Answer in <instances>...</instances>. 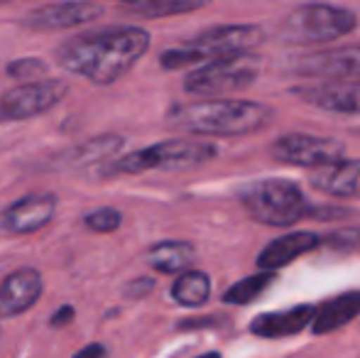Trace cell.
I'll list each match as a JSON object with an SVG mask.
<instances>
[{
  "mask_svg": "<svg viewBox=\"0 0 360 358\" xmlns=\"http://www.w3.org/2000/svg\"><path fill=\"white\" fill-rule=\"evenodd\" d=\"M309 181L316 191L336 199H360V160H333L309 172Z\"/></svg>",
  "mask_w": 360,
  "mask_h": 358,
  "instance_id": "cell-16",
  "label": "cell"
},
{
  "mask_svg": "<svg viewBox=\"0 0 360 358\" xmlns=\"http://www.w3.org/2000/svg\"><path fill=\"white\" fill-rule=\"evenodd\" d=\"M5 3H13V0H0V5H5Z\"/></svg>",
  "mask_w": 360,
  "mask_h": 358,
  "instance_id": "cell-33",
  "label": "cell"
},
{
  "mask_svg": "<svg viewBox=\"0 0 360 358\" xmlns=\"http://www.w3.org/2000/svg\"><path fill=\"white\" fill-rule=\"evenodd\" d=\"M346 155V145L338 138L326 135H307V133H287L280 135L270 145V158L282 165L294 167H321Z\"/></svg>",
  "mask_w": 360,
  "mask_h": 358,
  "instance_id": "cell-9",
  "label": "cell"
},
{
  "mask_svg": "<svg viewBox=\"0 0 360 358\" xmlns=\"http://www.w3.org/2000/svg\"><path fill=\"white\" fill-rule=\"evenodd\" d=\"M358 317H360V290L343 292V295L331 297V300L321 302L316 307L311 321V334L316 336L333 334V331L343 329V326L351 324Z\"/></svg>",
  "mask_w": 360,
  "mask_h": 358,
  "instance_id": "cell-19",
  "label": "cell"
},
{
  "mask_svg": "<svg viewBox=\"0 0 360 358\" xmlns=\"http://www.w3.org/2000/svg\"><path fill=\"white\" fill-rule=\"evenodd\" d=\"M343 216H351V211L348 209H338V206H311V216L309 219H319V221H338L343 219Z\"/></svg>",
  "mask_w": 360,
  "mask_h": 358,
  "instance_id": "cell-28",
  "label": "cell"
},
{
  "mask_svg": "<svg viewBox=\"0 0 360 358\" xmlns=\"http://www.w3.org/2000/svg\"><path fill=\"white\" fill-rule=\"evenodd\" d=\"M5 74L15 82H32V79L47 77V64L37 57H20L5 67Z\"/></svg>",
  "mask_w": 360,
  "mask_h": 358,
  "instance_id": "cell-25",
  "label": "cell"
},
{
  "mask_svg": "<svg viewBox=\"0 0 360 358\" xmlns=\"http://www.w3.org/2000/svg\"><path fill=\"white\" fill-rule=\"evenodd\" d=\"M76 317V309L72 305H64V307H59V312H54L52 314V319H49V326H67L69 321H72Z\"/></svg>",
  "mask_w": 360,
  "mask_h": 358,
  "instance_id": "cell-29",
  "label": "cell"
},
{
  "mask_svg": "<svg viewBox=\"0 0 360 358\" xmlns=\"http://www.w3.org/2000/svg\"><path fill=\"white\" fill-rule=\"evenodd\" d=\"M275 110L257 101L214 98L199 103H172L165 120L169 128L191 135H214V138H240L267 128Z\"/></svg>",
  "mask_w": 360,
  "mask_h": 358,
  "instance_id": "cell-2",
  "label": "cell"
},
{
  "mask_svg": "<svg viewBox=\"0 0 360 358\" xmlns=\"http://www.w3.org/2000/svg\"><path fill=\"white\" fill-rule=\"evenodd\" d=\"M360 245V229H343L333 231L328 236H321V248H328L333 253H348Z\"/></svg>",
  "mask_w": 360,
  "mask_h": 358,
  "instance_id": "cell-26",
  "label": "cell"
},
{
  "mask_svg": "<svg viewBox=\"0 0 360 358\" xmlns=\"http://www.w3.org/2000/svg\"><path fill=\"white\" fill-rule=\"evenodd\" d=\"M356 27L353 10L331 3H304L285 15L277 34L287 44H326L348 37Z\"/></svg>",
  "mask_w": 360,
  "mask_h": 358,
  "instance_id": "cell-6",
  "label": "cell"
},
{
  "mask_svg": "<svg viewBox=\"0 0 360 358\" xmlns=\"http://www.w3.org/2000/svg\"><path fill=\"white\" fill-rule=\"evenodd\" d=\"M262 39H265V30L260 25H216V27L204 30L196 37L186 39L179 47L165 49L160 54V67L165 72L199 67L204 62L223 57V54L255 49Z\"/></svg>",
  "mask_w": 360,
  "mask_h": 358,
  "instance_id": "cell-4",
  "label": "cell"
},
{
  "mask_svg": "<svg viewBox=\"0 0 360 358\" xmlns=\"http://www.w3.org/2000/svg\"><path fill=\"white\" fill-rule=\"evenodd\" d=\"M123 226V214L113 206H101L84 216V229L91 234H113Z\"/></svg>",
  "mask_w": 360,
  "mask_h": 358,
  "instance_id": "cell-24",
  "label": "cell"
},
{
  "mask_svg": "<svg viewBox=\"0 0 360 358\" xmlns=\"http://www.w3.org/2000/svg\"><path fill=\"white\" fill-rule=\"evenodd\" d=\"M218 155L214 143L204 140H186V138H172L155 143L150 148L133 150L118 160H108L101 167V177H120V174H143L152 170L162 172H184L201 165L211 162Z\"/></svg>",
  "mask_w": 360,
  "mask_h": 358,
  "instance_id": "cell-3",
  "label": "cell"
},
{
  "mask_svg": "<svg viewBox=\"0 0 360 358\" xmlns=\"http://www.w3.org/2000/svg\"><path fill=\"white\" fill-rule=\"evenodd\" d=\"M172 300L179 307H204L211 297V277L201 270H184L176 275V280L172 282L169 290Z\"/></svg>",
  "mask_w": 360,
  "mask_h": 358,
  "instance_id": "cell-21",
  "label": "cell"
},
{
  "mask_svg": "<svg viewBox=\"0 0 360 358\" xmlns=\"http://www.w3.org/2000/svg\"><path fill=\"white\" fill-rule=\"evenodd\" d=\"M275 272L277 270H260L255 275L243 277V280H238L236 285H231L223 292V302L226 305H252L257 297H262L275 285Z\"/></svg>",
  "mask_w": 360,
  "mask_h": 358,
  "instance_id": "cell-23",
  "label": "cell"
},
{
  "mask_svg": "<svg viewBox=\"0 0 360 358\" xmlns=\"http://www.w3.org/2000/svg\"><path fill=\"white\" fill-rule=\"evenodd\" d=\"M314 305H297L282 312H265L250 321L248 331L257 339H287V336L302 334L314 321Z\"/></svg>",
  "mask_w": 360,
  "mask_h": 358,
  "instance_id": "cell-17",
  "label": "cell"
},
{
  "mask_svg": "<svg viewBox=\"0 0 360 358\" xmlns=\"http://www.w3.org/2000/svg\"><path fill=\"white\" fill-rule=\"evenodd\" d=\"M150 32L138 25L98 27L74 34L57 49V64L96 87H110L133 72L150 49Z\"/></svg>",
  "mask_w": 360,
  "mask_h": 358,
  "instance_id": "cell-1",
  "label": "cell"
},
{
  "mask_svg": "<svg viewBox=\"0 0 360 358\" xmlns=\"http://www.w3.org/2000/svg\"><path fill=\"white\" fill-rule=\"evenodd\" d=\"M98 18H103V5H98L96 0H57V3L30 10L20 20V25L32 32H57V30L89 25Z\"/></svg>",
  "mask_w": 360,
  "mask_h": 358,
  "instance_id": "cell-11",
  "label": "cell"
},
{
  "mask_svg": "<svg viewBox=\"0 0 360 358\" xmlns=\"http://www.w3.org/2000/svg\"><path fill=\"white\" fill-rule=\"evenodd\" d=\"M44 290L37 268H18L0 282V319L20 317L39 302Z\"/></svg>",
  "mask_w": 360,
  "mask_h": 358,
  "instance_id": "cell-15",
  "label": "cell"
},
{
  "mask_svg": "<svg viewBox=\"0 0 360 358\" xmlns=\"http://www.w3.org/2000/svg\"><path fill=\"white\" fill-rule=\"evenodd\" d=\"M240 206L252 221L275 229H289L311 216V201L292 179H257L238 191Z\"/></svg>",
  "mask_w": 360,
  "mask_h": 358,
  "instance_id": "cell-5",
  "label": "cell"
},
{
  "mask_svg": "<svg viewBox=\"0 0 360 358\" xmlns=\"http://www.w3.org/2000/svg\"><path fill=\"white\" fill-rule=\"evenodd\" d=\"M118 3H123L125 8H130V5H138V3H143V0H118Z\"/></svg>",
  "mask_w": 360,
  "mask_h": 358,
  "instance_id": "cell-32",
  "label": "cell"
},
{
  "mask_svg": "<svg viewBox=\"0 0 360 358\" xmlns=\"http://www.w3.org/2000/svg\"><path fill=\"white\" fill-rule=\"evenodd\" d=\"M214 0H143L138 5H130L128 13L143 20H160V18H174V15L196 13V10L206 8Z\"/></svg>",
  "mask_w": 360,
  "mask_h": 358,
  "instance_id": "cell-22",
  "label": "cell"
},
{
  "mask_svg": "<svg viewBox=\"0 0 360 358\" xmlns=\"http://www.w3.org/2000/svg\"><path fill=\"white\" fill-rule=\"evenodd\" d=\"M125 138L115 133H103V135H94L86 143L69 148L64 153L54 155L52 162L47 165V170H57V172H76V170H86L94 167V165H103L108 160H113L115 155L123 150Z\"/></svg>",
  "mask_w": 360,
  "mask_h": 358,
  "instance_id": "cell-14",
  "label": "cell"
},
{
  "mask_svg": "<svg viewBox=\"0 0 360 358\" xmlns=\"http://www.w3.org/2000/svg\"><path fill=\"white\" fill-rule=\"evenodd\" d=\"M157 282L152 280V277H135V280H130L128 285L123 287V295L128 297V300H145L147 295H150L152 290H155Z\"/></svg>",
  "mask_w": 360,
  "mask_h": 358,
  "instance_id": "cell-27",
  "label": "cell"
},
{
  "mask_svg": "<svg viewBox=\"0 0 360 358\" xmlns=\"http://www.w3.org/2000/svg\"><path fill=\"white\" fill-rule=\"evenodd\" d=\"M196 260V248L189 241H162L147 250V263L157 272L167 275H179L189 270Z\"/></svg>",
  "mask_w": 360,
  "mask_h": 358,
  "instance_id": "cell-20",
  "label": "cell"
},
{
  "mask_svg": "<svg viewBox=\"0 0 360 358\" xmlns=\"http://www.w3.org/2000/svg\"><path fill=\"white\" fill-rule=\"evenodd\" d=\"M292 94L326 113L360 115V79H321V84L297 87Z\"/></svg>",
  "mask_w": 360,
  "mask_h": 358,
  "instance_id": "cell-12",
  "label": "cell"
},
{
  "mask_svg": "<svg viewBox=\"0 0 360 358\" xmlns=\"http://www.w3.org/2000/svg\"><path fill=\"white\" fill-rule=\"evenodd\" d=\"M67 94L69 84H64L62 79H32L8 89L0 96V123H20L49 113L67 98Z\"/></svg>",
  "mask_w": 360,
  "mask_h": 358,
  "instance_id": "cell-8",
  "label": "cell"
},
{
  "mask_svg": "<svg viewBox=\"0 0 360 358\" xmlns=\"http://www.w3.org/2000/svg\"><path fill=\"white\" fill-rule=\"evenodd\" d=\"M108 354V349H105L103 344H89V346H84L81 351H76V356H105Z\"/></svg>",
  "mask_w": 360,
  "mask_h": 358,
  "instance_id": "cell-31",
  "label": "cell"
},
{
  "mask_svg": "<svg viewBox=\"0 0 360 358\" xmlns=\"http://www.w3.org/2000/svg\"><path fill=\"white\" fill-rule=\"evenodd\" d=\"M59 199L54 191H30L0 211V234L30 236L49 226L57 214Z\"/></svg>",
  "mask_w": 360,
  "mask_h": 358,
  "instance_id": "cell-10",
  "label": "cell"
},
{
  "mask_svg": "<svg viewBox=\"0 0 360 358\" xmlns=\"http://www.w3.org/2000/svg\"><path fill=\"white\" fill-rule=\"evenodd\" d=\"M218 324V317H196V319L181 321L179 329H199V326H214Z\"/></svg>",
  "mask_w": 360,
  "mask_h": 358,
  "instance_id": "cell-30",
  "label": "cell"
},
{
  "mask_svg": "<svg viewBox=\"0 0 360 358\" xmlns=\"http://www.w3.org/2000/svg\"><path fill=\"white\" fill-rule=\"evenodd\" d=\"M262 72V57L252 49L233 52L204 62L186 74L184 91L191 96H226L233 91L250 89Z\"/></svg>",
  "mask_w": 360,
  "mask_h": 358,
  "instance_id": "cell-7",
  "label": "cell"
},
{
  "mask_svg": "<svg viewBox=\"0 0 360 358\" xmlns=\"http://www.w3.org/2000/svg\"><path fill=\"white\" fill-rule=\"evenodd\" d=\"M292 74L302 79H360V47L319 49L292 62Z\"/></svg>",
  "mask_w": 360,
  "mask_h": 358,
  "instance_id": "cell-13",
  "label": "cell"
},
{
  "mask_svg": "<svg viewBox=\"0 0 360 358\" xmlns=\"http://www.w3.org/2000/svg\"><path fill=\"white\" fill-rule=\"evenodd\" d=\"M321 248V236L311 234V231H294L285 234L280 238L270 241L265 248L257 253V270H282L299 260L302 255L311 253V250Z\"/></svg>",
  "mask_w": 360,
  "mask_h": 358,
  "instance_id": "cell-18",
  "label": "cell"
}]
</instances>
